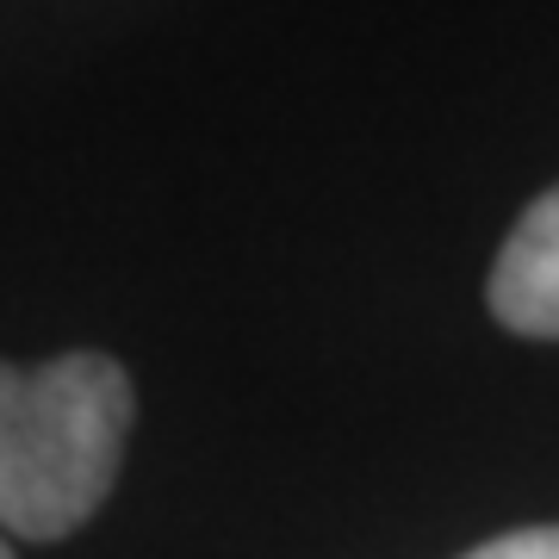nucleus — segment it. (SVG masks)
I'll return each mask as SVG.
<instances>
[{"instance_id": "obj_2", "label": "nucleus", "mask_w": 559, "mask_h": 559, "mask_svg": "<svg viewBox=\"0 0 559 559\" xmlns=\"http://www.w3.org/2000/svg\"><path fill=\"white\" fill-rule=\"evenodd\" d=\"M491 318L516 336L559 342V187L540 193L491 267Z\"/></svg>"}, {"instance_id": "obj_1", "label": "nucleus", "mask_w": 559, "mask_h": 559, "mask_svg": "<svg viewBox=\"0 0 559 559\" xmlns=\"http://www.w3.org/2000/svg\"><path fill=\"white\" fill-rule=\"evenodd\" d=\"M138 392L112 355L0 360V535L62 540L119 485Z\"/></svg>"}, {"instance_id": "obj_3", "label": "nucleus", "mask_w": 559, "mask_h": 559, "mask_svg": "<svg viewBox=\"0 0 559 559\" xmlns=\"http://www.w3.org/2000/svg\"><path fill=\"white\" fill-rule=\"evenodd\" d=\"M466 559H559V522H547V528H516V535H498V540H485V547H473Z\"/></svg>"}, {"instance_id": "obj_4", "label": "nucleus", "mask_w": 559, "mask_h": 559, "mask_svg": "<svg viewBox=\"0 0 559 559\" xmlns=\"http://www.w3.org/2000/svg\"><path fill=\"white\" fill-rule=\"evenodd\" d=\"M0 559H13V547H7V535H0Z\"/></svg>"}]
</instances>
